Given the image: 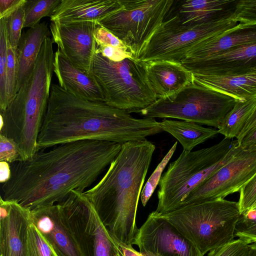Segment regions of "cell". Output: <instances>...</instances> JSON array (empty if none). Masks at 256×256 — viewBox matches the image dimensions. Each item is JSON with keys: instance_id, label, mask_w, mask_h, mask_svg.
Wrapping results in <instances>:
<instances>
[{"instance_id": "cell-1", "label": "cell", "mask_w": 256, "mask_h": 256, "mask_svg": "<svg viewBox=\"0 0 256 256\" xmlns=\"http://www.w3.org/2000/svg\"><path fill=\"white\" fill-rule=\"evenodd\" d=\"M122 144L84 140L37 151L28 160L14 162L0 198L30 210L54 204L73 190L84 192L120 152Z\"/></svg>"}, {"instance_id": "cell-2", "label": "cell", "mask_w": 256, "mask_h": 256, "mask_svg": "<svg viewBox=\"0 0 256 256\" xmlns=\"http://www.w3.org/2000/svg\"><path fill=\"white\" fill-rule=\"evenodd\" d=\"M155 118H136L105 102L82 99L52 85L36 152L61 144L98 140L124 144L162 132Z\"/></svg>"}, {"instance_id": "cell-3", "label": "cell", "mask_w": 256, "mask_h": 256, "mask_svg": "<svg viewBox=\"0 0 256 256\" xmlns=\"http://www.w3.org/2000/svg\"><path fill=\"white\" fill-rule=\"evenodd\" d=\"M156 146L144 140L122 144L102 179L84 194L118 242L134 244L136 219L142 187Z\"/></svg>"}, {"instance_id": "cell-4", "label": "cell", "mask_w": 256, "mask_h": 256, "mask_svg": "<svg viewBox=\"0 0 256 256\" xmlns=\"http://www.w3.org/2000/svg\"><path fill=\"white\" fill-rule=\"evenodd\" d=\"M53 42H43L34 68L6 108L0 111V134L18 145L22 161L36 152L37 141L46 112L54 73Z\"/></svg>"}, {"instance_id": "cell-5", "label": "cell", "mask_w": 256, "mask_h": 256, "mask_svg": "<svg viewBox=\"0 0 256 256\" xmlns=\"http://www.w3.org/2000/svg\"><path fill=\"white\" fill-rule=\"evenodd\" d=\"M241 150L236 140L224 138L208 148L183 150L161 177L158 203L154 212L162 214L182 206L190 192L232 160Z\"/></svg>"}, {"instance_id": "cell-6", "label": "cell", "mask_w": 256, "mask_h": 256, "mask_svg": "<svg viewBox=\"0 0 256 256\" xmlns=\"http://www.w3.org/2000/svg\"><path fill=\"white\" fill-rule=\"evenodd\" d=\"M240 214L238 202L222 198L182 206L160 215L204 256L234 240L235 228Z\"/></svg>"}, {"instance_id": "cell-7", "label": "cell", "mask_w": 256, "mask_h": 256, "mask_svg": "<svg viewBox=\"0 0 256 256\" xmlns=\"http://www.w3.org/2000/svg\"><path fill=\"white\" fill-rule=\"evenodd\" d=\"M92 72L110 106L138 113L157 100L148 80L147 63L138 59L114 62L96 53Z\"/></svg>"}, {"instance_id": "cell-8", "label": "cell", "mask_w": 256, "mask_h": 256, "mask_svg": "<svg viewBox=\"0 0 256 256\" xmlns=\"http://www.w3.org/2000/svg\"><path fill=\"white\" fill-rule=\"evenodd\" d=\"M237 100L192 82L138 113L144 118H174L218 128Z\"/></svg>"}, {"instance_id": "cell-9", "label": "cell", "mask_w": 256, "mask_h": 256, "mask_svg": "<svg viewBox=\"0 0 256 256\" xmlns=\"http://www.w3.org/2000/svg\"><path fill=\"white\" fill-rule=\"evenodd\" d=\"M121 7L98 22L138 59L168 18L174 0H120Z\"/></svg>"}, {"instance_id": "cell-10", "label": "cell", "mask_w": 256, "mask_h": 256, "mask_svg": "<svg viewBox=\"0 0 256 256\" xmlns=\"http://www.w3.org/2000/svg\"><path fill=\"white\" fill-rule=\"evenodd\" d=\"M232 18L196 26H184L168 17L150 40L138 59L145 62L158 60L180 62L203 40L236 26Z\"/></svg>"}, {"instance_id": "cell-11", "label": "cell", "mask_w": 256, "mask_h": 256, "mask_svg": "<svg viewBox=\"0 0 256 256\" xmlns=\"http://www.w3.org/2000/svg\"><path fill=\"white\" fill-rule=\"evenodd\" d=\"M256 174V151L242 148L232 160L190 192L182 206L224 198L239 192Z\"/></svg>"}, {"instance_id": "cell-12", "label": "cell", "mask_w": 256, "mask_h": 256, "mask_svg": "<svg viewBox=\"0 0 256 256\" xmlns=\"http://www.w3.org/2000/svg\"><path fill=\"white\" fill-rule=\"evenodd\" d=\"M134 244L145 256H204L170 221L154 211L138 228Z\"/></svg>"}, {"instance_id": "cell-13", "label": "cell", "mask_w": 256, "mask_h": 256, "mask_svg": "<svg viewBox=\"0 0 256 256\" xmlns=\"http://www.w3.org/2000/svg\"><path fill=\"white\" fill-rule=\"evenodd\" d=\"M98 22L81 21L60 24L50 22V30L58 50L74 65L92 73L97 45L94 32Z\"/></svg>"}, {"instance_id": "cell-14", "label": "cell", "mask_w": 256, "mask_h": 256, "mask_svg": "<svg viewBox=\"0 0 256 256\" xmlns=\"http://www.w3.org/2000/svg\"><path fill=\"white\" fill-rule=\"evenodd\" d=\"M192 74L233 76L256 71V44L244 46L196 60H182Z\"/></svg>"}, {"instance_id": "cell-15", "label": "cell", "mask_w": 256, "mask_h": 256, "mask_svg": "<svg viewBox=\"0 0 256 256\" xmlns=\"http://www.w3.org/2000/svg\"><path fill=\"white\" fill-rule=\"evenodd\" d=\"M30 210L0 198V256H28Z\"/></svg>"}, {"instance_id": "cell-16", "label": "cell", "mask_w": 256, "mask_h": 256, "mask_svg": "<svg viewBox=\"0 0 256 256\" xmlns=\"http://www.w3.org/2000/svg\"><path fill=\"white\" fill-rule=\"evenodd\" d=\"M238 0H174L168 17L178 24L196 26L232 18Z\"/></svg>"}, {"instance_id": "cell-17", "label": "cell", "mask_w": 256, "mask_h": 256, "mask_svg": "<svg viewBox=\"0 0 256 256\" xmlns=\"http://www.w3.org/2000/svg\"><path fill=\"white\" fill-rule=\"evenodd\" d=\"M30 218L58 256H80L58 203L30 210Z\"/></svg>"}, {"instance_id": "cell-18", "label": "cell", "mask_w": 256, "mask_h": 256, "mask_svg": "<svg viewBox=\"0 0 256 256\" xmlns=\"http://www.w3.org/2000/svg\"><path fill=\"white\" fill-rule=\"evenodd\" d=\"M54 72L59 86L66 92L82 99L104 102L103 92L92 72L76 66L58 50L54 54Z\"/></svg>"}, {"instance_id": "cell-19", "label": "cell", "mask_w": 256, "mask_h": 256, "mask_svg": "<svg viewBox=\"0 0 256 256\" xmlns=\"http://www.w3.org/2000/svg\"><path fill=\"white\" fill-rule=\"evenodd\" d=\"M256 44V23H238L222 33L200 42L188 52L183 60L202 58L235 48Z\"/></svg>"}, {"instance_id": "cell-20", "label": "cell", "mask_w": 256, "mask_h": 256, "mask_svg": "<svg viewBox=\"0 0 256 256\" xmlns=\"http://www.w3.org/2000/svg\"><path fill=\"white\" fill-rule=\"evenodd\" d=\"M147 78L157 100L171 96L192 84V73L180 62L158 60L147 63Z\"/></svg>"}, {"instance_id": "cell-21", "label": "cell", "mask_w": 256, "mask_h": 256, "mask_svg": "<svg viewBox=\"0 0 256 256\" xmlns=\"http://www.w3.org/2000/svg\"><path fill=\"white\" fill-rule=\"evenodd\" d=\"M121 7L120 0H62L50 16L60 24L100 20Z\"/></svg>"}, {"instance_id": "cell-22", "label": "cell", "mask_w": 256, "mask_h": 256, "mask_svg": "<svg viewBox=\"0 0 256 256\" xmlns=\"http://www.w3.org/2000/svg\"><path fill=\"white\" fill-rule=\"evenodd\" d=\"M192 75L193 82L237 100H246L256 97V71L233 76Z\"/></svg>"}, {"instance_id": "cell-23", "label": "cell", "mask_w": 256, "mask_h": 256, "mask_svg": "<svg viewBox=\"0 0 256 256\" xmlns=\"http://www.w3.org/2000/svg\"><path fill=\"white\" fill-rule=\"evenodd\" d=\"M50 34L48 23L43 22L22 34L18 48L16 93L33 70L42 44Z\"/></svg>"}, {"instance_id": "cell-24", "label": "cell", "mask_w": 256, "mask_h": 256, "mask_svg": "<svg viewBox=\"0 0 256 256\" xmlns=\"http://www.w3.org/2000/svg\"><path fill=\"white\" fill-rule=\"evenodd\" d=\"M158 124L162 131L169 133L178 140L183 150L188 152L192 151L197 145L219 134L216 130L182 120L164 118Z\"/></svg>"}, {"instance_id": "cell-25", "label": "cell", "mask_w": 256, "mask_h": 256, "mask_svg": "<svg viewBox=\"0 0 256 256\" xmlns=\"http://www.w3.org/2000/svg\"><path fill=\"white\" fill-rule=\"evenodd\" d=\"M256 108V97L246 100H238L218 128L224 138H236Z\"/></svg>"}, {"instance_id": "cell-26", "label": "cell", "mask_w": 256, "mask_h": 256, "mask_svg": "<svg viewBox=\"0 0 256 256\" xmlns=\"http://www.w3.org/2000/svg\"><path fill=\"white\" fill-rule=\"evenodd\" d=\"M62 0H26L24 6V22L23 28H33L38 24L41 19L50 16Z\"/></svg>"}, {"instance_id": "cell-27", "label": "cell", "mask_w": 256, "mask_h": 256, "mask_svg": "<svg viewBox=\"0 0 256 256\" xmlns=\"http://www.w3.org/2000/svg\"><path fill=\"white\" fill-rule=\"evenodd\" d=\"M8 40L4 18L0 19V108L8 106L6 87V64Z\"/></svg>"}, {"instance_id": "cell-28", "label": "cell", "mask_w": 256, "mask_h": 256, "mask_svg": "<svg viewBox=\"0 0 256 256\" xmlns=\"http://www.w3.org/2000/svg\"><path fill=\"white\" fill-rule=\"evenodd\" d=\"M27 248L28 256H58L32 221L28 228Z\"/></svg>"}, {"instance_id": "cell-29", "label": "cell", "mask_w": 256, "mask_h": 256, "mask_svg": "<svg viewBox=\"0 0 256 256\" xmlns=\"http://www.w3.org/2000/svg\"><path fill=\"white\" fill-rule=\"evenodd\" d=\"M24 6L18 8L4 18L6 27L8 43L12 48L18 49L21 32L24 22Z\"/></svg>"}, {"instance_id": "cell-30", "label": "cell", "mask_w": 256, "mask_h": 256, "mask_svg": "<svg viewBox=\"0 0 256 256\" xmlns=\"http://www.w3.org/2000/svg\"><path fill=\"white\" fill-rule=\"evenodd\" d=\"M234 235L250 244L256 243V210L240 214L236 226Z\"/></svg>"}, {"instance_id": "cell-31", "label": "cell", "mask_w": 256, "mask_h": 256, "mask_svg": "<svg viewBox=\"0 0 256 256\" xmlns=\"http://www.w3.org/2000/svg\"><path fill=\"white\" fill-rule=\"evenodd\" d=\"M178 144L176 142L158 165L142 190L140 199L143 206H146L160 180L162 172L173 156Z\"/></svg>"}, {"instance_id": "cell-32", "label": "cell", "mask_w": 256, "mask_h": 256, "mask_svg": "<svg viewBox=\"0 0 256 256\" xmlns=\"http://www.w3.org/2000/svg\"><path fill=\"white\" fill-rule=\"evenodd\" d=\"M18 72V49L12 48L8 42L6 64V87L8 105L16 94Z\"/></svg>"}, {"instance_id": "cell-33", "label": "cell", "mask_w": 256, "mask_h": 256, "mask_svg": "<svg viewBox=\"0 0 256 256\" xmlns=\"http://www.w3.org/2000/svg\"><path fill=\"white\" fill-rule=\"evenodd\" d=\"M250 245L238 238L210 252L207 256H250Z\"/></svg>"}, {"instance_id": "cell-34", "label": "cell", "mask_w": 256, "mask_h": 256, "mask_svg": "<svg viewBox=\"0 0 256 256\" xmlns=\"http://www.w3.org/2000/svg\"><path fill=\"white\" fill-rule=\"evenodd\" d=\"M232 19L240 24H256V0H238Z\"/></svg>"}, {"instance_id": "cell-35", "label": "cell", "mask_w": 256, "mask_h": 256, "mask_svg": "<svg viewBox=\"0 0 256 256\" xmlns=\"http://www.w3.org/2000/svg\"><path fill=\"white\" fill-rule=\"evenodd\" d=\"M22 160L18 144L13 139L0 134V162L14 163Z\"/></svg>"}, {"instance_id": "cell-36", "label": "cell", "mask_w": 256, "mask_h": 256, "mask_svg": "<svg viewBox=\"0 0 256 256\" xmlns=\"http://www.w3.org/2000/svg\"><path fill=\"white\" fill-rule=\"evenodd\" d=\"M238 203L240 214L249 210L256 198V174L240 190Z\"/></svg>"}, {"instance_id": "cell-37", "label": "cell", "mask_w": 256, "mask_h": 256, "mask_svg": "<svg viewBox=\"0 0 256 256\" xmlns=\"http://www.w3.org/2000/svg\"><path fill=\"white\" fill-rule=\"evenodd\" d=\"M94 36L97 46H110L130 52L120 40L99 24L94 31Z\"/></svg>"}, {"instance_id": "cell-38", "label": "cell", "mask_w": 256, "mask_h": 256, "mask_svg": "<svg viewBox=\"0 0 256 256\" xmlns=\"http://www.w3.org/2000/svg\"><path fill=\"white\" fill-rule=\"evenodd\" d=\"M96 53H100L104 57L114 62H120L126 58H134L129 51L110 46H97Z\"/></svg>"}, {"instance_id": "cell-39", "label": "cell", "mask_w": 256, "mask_h": 256, "mask_svg": "<svg viewBox=\"0 0 256 256\" xmlns=\"http://www.w3.org/2000/svg\"><path fill=\"white\" fill-rule=\"evenodd\" d=\"M26 2V0H0V19L24 6Z\"/></svg>"}, {"instance_id": "cell-40", "label": "cell", "mask_w": 256, "mask_h": 256, "mask_svg": "<svg viewBox=\"0 0 256 256\" xmlns=\"http://www.w3.org/2000/svg\"><path fill=\"white\" fill-rule=\"evenodd\" d=\"M238 144L243 150L256 151V126L249 132Z\"/></svg>"}, {"instance_id": "cell-41", "label": "cell", "mask_w": 256, "mask_h": 256, "mask_svg": "<svg viewBox=\"0 0 256 256\" xmlns=\"http://www.w3.org/2000/svg\"><path fill=\"white\" fill-rule=\"evenodd\" d=\"M256 126V108L248 120L242 132L236 138L238 143L250 130Z\"/></svg>"}, {"instance_id": "cell-42", "label": "cell", "mask_w": 256, "mask_h": 256, "mask_svg": "<svg viewBox=\"0 0 256 256\" xmlns=\"http://www.w3.org/2000/svg\"><path fill=\"white\" fill-rule=\"evenodd\" d=\"M11 168L9 163L0 162V182L4 184L10 180L11 177Z\"/></svg>"}, {"instance_id": "cell-43", "label": "cell", "mask_w": 256, "mask_h": 256, "mask_svg": "<svg viewBox=\"0 0 256 256\" xmlns=\"http://www.w3.org/2000/svg\"><path fill=\"white\" fill-rule=\"evenodd\" d=\"M116 242L122 256H145L140 252L134 249L132 246L126 245Z\"/></svg>"}, {"instance_id": "cell-44", "label": "cell", "mask_w": 256, "mask_h": 256, "mask_svg": "<svg viewBox=\"0 0 256 256\" xmlns=\"http://www.w3.org/2000/svg\"><path fill=\"white\" fill-rule=\"evenodd\" d=\"M250 256H256V243L250 244Z\"/></svg>"}, {"instance_id": "cell-45", "label": "cell", "mask_w": 256, "mask_h": 256, "mask_svg": "<svg viewBox=\"0 0 256 256\" xmlns=\"http://www.w3.org/2000/svg\"><path fill=\"white\" fill-rule=\"evenodd\" d=\"M250 210H256V198Z\"/></svg>"}]
</instances>
